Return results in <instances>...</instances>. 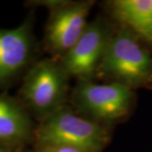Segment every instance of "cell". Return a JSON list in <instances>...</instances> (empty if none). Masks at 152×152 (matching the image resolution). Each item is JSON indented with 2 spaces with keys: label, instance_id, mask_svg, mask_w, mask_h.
Here are the masks:
<instances>
[{
  "label": "cell",
  "instance_id": "cell-8",
  "mask_svg": "<svg viewBox=\"0 0 152 152\" xmlns=\"http://www.w3.org/2000/svg\"><path fill=\"white\" fill-rule=\"evenodd\" d=\"M37 124L17 96L0 92V143L23 151L33 145Z\"/></svg>",
  "mask_w": 152,
  "mask_h": 152
},
{
  "label": "cell",
  "instance_id": "cell-2",
  "mask_svg": "<svg viewBox=\"0 0 152 152\" xmlns=\"http://www.w3.org/2000/svg\"><path fill=\"white\" fill-rule=\"evenodd\" d=\"M70 77L59 59H39L21 80L17 97L37 123L69 105Z\"/></svg>",
  "mask_w": 152,
  "mask_h": 152
},
{
  "label": "cell",
  "instance_id": "cell-3",
  "mask_svg": "<svg viewBox=\"0 0 152 152\" xmlns=\"http://www.w3.org/2000/svg\"><path fill=\"white\" fill-rule=\"evenodd\" d=\"M112 136L113 127L88 118L67 105L37 124L34 143L102 152Z\"/></svg>",
  "mask_w": 152,
  "mask_h": 152
},
{
  "label": "cell",
  "instance_id": "cell-4",
  "mask_svg": "<svg viewBox=\"0 0 152 152\" xmlns=\"http://www.w3.org/2000/svg\"><path fill=\"white\" fill-rule=\"evenodd\" d=\"M137 103L136 92L114 83L95 80L76 82L69 104L79 113L113 127L130 118Z\"/></svg>",
  "mask_w": 152,
  "mask_h": 152
},
{
  "label": "cell",
  "instance_id": "cell-9",
  "mask_svg": "<svg viewBox=\"0 0 152 152\" xmlns=\"http://www.w3.org/2000/svg\"><path fill=\"white\" fill-rule=\"evenodd\" d=\"M104 5L115 23L129 29L152 53V0H111Z\"/></svg>",
  "mask_w": 152,
  "mask_h": 152
},
{
  "label": "cell",
  "instance_id": "cell-7",
  "mask_svg": "<svg viewBox=\"0 0 152 152\" xmlns=\"http://www.w3.org/2000/svg\"><path fill=\"white\" fill-rule=\"evenodd\" d=\"M116 29V23L109 17L98 15L87 25L75 44L60 62L71 79L95 80L99 65Z\"/></svg>",
  "mask_w": 152,
  "mask_h": 152
},
{
  "label": "cell",
  "instance_id": "cell-6",
  "mask_svg": "<svg viewBox=\"0 0 152 152\" xmlns=\"http://www.w3.org/2000/svg\"><path fill=\"white\" fill-rule=\"evenodd\" d=\"M34 13L13 29L0 28V92L21 80L38 60L41 47L34 34Z\"/></svg>",
  "mask_w": 152,
  "mask_h": 152
},
{
  "label": "cell",
  "instance_id": "cell-1",
  "mask_svg": "<svg viewBox=\"0 0 152 152\" xmlns=\"http://www.w3.org/2000/svg\"><path fill=\"white\" fill-rule=\"evenodd\" d=\"M96 79L135 91H152V53L129 29H116L99 65Z\"/></svg>",
  "mask_w": 152,
  "mask_h": 152
},
{
  "label": "cell",
  "instance_id": "cell-5",
  "mask_svg": "<svg viewBox=\"0 0 152 152\" xmlns=\"http://www.w3.org/2000/svg\"><path fill=\"white\" fill-rule=\"evenodd\" d=\"M93 0L28 1L29 7H45L49 12L45 26L42 49L60 59L80 37L88 25Z\"/></svg>",
  "mask_w": 152,
  "mask_h": 152
},
{
  "label": "cell",
  "instance_id": "cell-10",
  "mask_svg": "<svg viewBox=\"0 0 152 152\" xmlns=\"http://www.w3.org/2000/svg\"><path fill=\"white\" fill-rule=\"evenodd\" d=\"M29 152H96L83 151L80 149H76L73 147L49 145V144H39L34 143L32 148Z\"/></svg>",
  "mask_w": 152,
  "mask_h": 152
},
{
  "label": "cell",
  "instance_id": "cell-11",
  "mask_svg": "<svg viewBox=\"0 0 152 152\" xmlns=\"http://www.w3.org/2000/svg\"><path fill=\"white\" fill-rule=\"evenodd\" d=\"M0 152H23V151H16V150H14L10 147H8L1 144L0 143Z\"/></svg>",
  "mask_w": 152,
  "mask_h": 152
}]
</instances>
